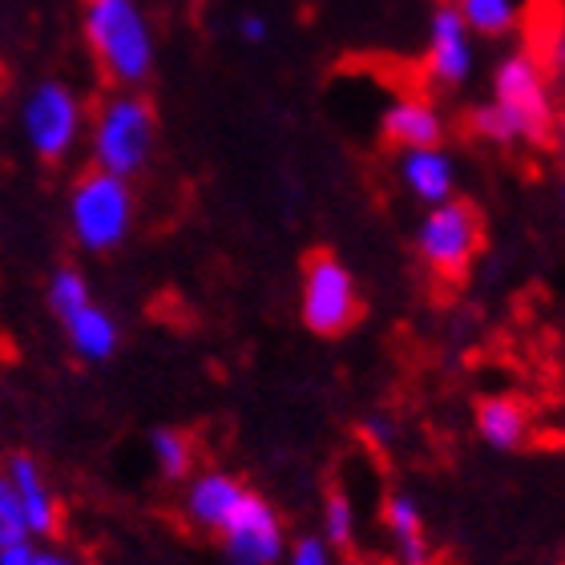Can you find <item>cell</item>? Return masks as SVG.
Returning <instances> with one entry per match:
<instances>
[{
  "label": "cell",
  "instance_id": "obj_5",
  "mask_svg": "<svg viewBox=\"0 0 565 565\" xmlns=\"http://www.w3.org/2000/svg\"><path fill=\"white\" fill-rule=\"evenodd\" d=\"M85 106L77 89L57 77L36 82L21 102V134L24 146L41 158V162L57 166L65 162L85 138Z\"/></svg>",
  "mask_w": 565,
  "mask_h": 565
},
{
  "label": "cell",
  "instance_id": "obj_22",
  "mask_svg": "<svg viewBox=\"0 0 565 565\" xmlns=\"http://www.w3.org/2000/svg\"><path fill=\"white\" fill-rule=\"evenodd\" d=\"M279 565H335V550L319 533H307L299 542H287V554Z\"/></svg>",
  "mask_w": 565,
  "mask_h": 565
},
{
  "label": "cell",
  "instance_id": "obj_15",
  "mask_svg": "<svg viewBox=\"0 0 565 565\" xmlns=\"http://www.w3.org/2000/svg\"><path fill=\"white\" fill-rule=\"evenodd\" d=\"M472 424H477L481 445H489L493 452H521L530 445L533 433L530 408L518 396H484V401H477Z\"/></svg>",
  "mask_w": 565,
  "mask_h": 565
},
{
  "label": "cell",
  "instance_id": "obj_17",
  "mask_svg": "<svg viewBox=\"0 0 565 565\" xmlns=\"http://www.w3.org/2000/svg\"><path fill=\"white\" fill-rule=\"evenodd\" d=\"M150 457L166 484L186 481L190 472L199 469V445H194V436L182 433V428H170V424L150 433Z\"/></svg>",
  "mask_w": 565,
  "mask_h": 565
},
{
  "label": "cell",
  "instance_id": "obj_19",
  "mask_svg": "<svg viewBox=\"0 0 565 565\" xmlns=\"http://www.w3.org/2000/svg\"><path fill=\"white\" fill-rule=\"evenodd\" d=\"M45 299H49V311H53L57 319H65V316H73L77 307L89 303V299H94V291H89V279H85L82 267L65 263V267H57V271L49 275Z\"/></svg>",
  "mask_w": 565,
  "mask_h": 565
},
{
  "label": "cell",
  "instance_id": "obj_9",
  "mask_svg": "<svg viewBox=\"0 0 565 565\" xmlns=\"http://www.w3.org/2000/svg\"><path fill=\"white\" fill-rule=\"evenodd\" d=\"M477 70V36L452 4H436L428 17V41H424V77L436 89H460Z\"/></svg>",
  "mask_w": 565,
  "mask_h": 565
},
{
  "label": "cell",
  "instance_id": "obj_13",
  "mask_svg": "<svg viewBox=\"0 0 565 565\" xmlns=\"http://www.w3.org/2000/svg\"><path fill=\"white\" fill-rule=\"evenodd\" d=\"M61 328H65V343H70V352L82 360V364H106L114 360L121 348V323L114 311H106L102 303H89L77 307L73 316L61 319Z\"/></svg>",
  "mask_w": 565,
  "mask_h": 565
},
{
  "label": "cell",
  "instance_id": "obj_3",
  "mask_svg": "<svg viewBox=\"0 0 565 565\" xmlns=\"http://www.w3.org/2000/svg\"><path fill=\"white\" fill-rule=\"evenodd\" d=\"M89 162L94 170L118 178H138L153 158L158 146V114L141 89H114L102 97L94 118L85 121Z\"/></svg>",
  "mask_w": 565,
  "mask_h": 565
},
{
  "label": "cell",
  "instance_id": "obj_1",
  "mask_svg": "<svg viewBox=\"0 0 565 565\" xmlns=\"http://www.w3.org/2000/svg\"><path fill=\"white\" fill-rule=\"evenodd\" d=\"M557 102L550 70L533 57L530 49H518L497 61L493 70V97L469 114V130L493 146H542L554 138Z\"/></svg>",
  "mask_w": 565,
  "mask_h": 565
},
{
  "label": "cell",
  "instance_id": "obj_10",
  "mask_svg": "<svg viewBox=\"0 0 565 565\" xmlns=\"http://www.w3.org/2000/svg\"><path fill=\"white\" fill-rule=\"evenodd\" d=\"M4 477H9L17 509H21L24 533L36 542H53L65 525V509H61V497L53 493L41 460L29 457V452H12L9 465H4Z\"/></svg>",
  "mask_w": 565,
  "mask_h": 565
},
{
  "label": "cell",
  "instance_id": "obj_14",
  "mask_svg": "<svg viewBox=\"0 0 565 565\" xmlns=\"http://www.w3.org/2000/svg\"><path fill=\"white\" fill-rule=\"evenodd\" d=\"M401 182L424 206H436L457 194V166L445 146H420V150H401Z\"/></svg>",
  "mask_w": 565,
  "mask_h": 565
},
{
  "label": "cell",
  "instance_id": "obj_23",
  "mask_svg": "<svg viewBox=\"0 0 565 565\" xmlns=\"http://www.w3.org/2000/svg\"><path fill=\"white\" fill-rule=\"evenodd\" d=\"M21 537H29V533H24L21 509H17V497H12L9 477H4V469H0V545L21 542Z\"/></svg>",
  "mask_w": 565,
  "mask_h": 565
},
{
  "label": "cell",
  "instance_id": "obj_7",
  "mask_svg": "<svg viewBox=\"0 0 565 565\" xmlns=\"http://www.w3.org/2000/svg\"><path fill=\"white\" fill-rule=\"evenodd\" d=\"M360 287L355 275L343 267L331 250H316L303 263V282H299V319L311 335L335 340L360 323Z\"/></svg>",
  "mask_w": 565,
  "mask_h": 565
},
{
  "label": "cell",
  "instance_id": "obj_25",
  "mask_svg": "<svg viewBox=\"0 0 565 565\" xmlns=\"http://www.w3.org/2000/svg\"><path fill=\"white\" fill-rule=\"evenodd\" d=\"M267 33H271V24H267V17H259V12H247V17L238 21V36H243L247 45H263Z\"/></svg>",
  "mask_w": 565,
  "mask_h": 565
},
{
  "label": "cell",
  "instance_id": "obj_4",
  "mask_svg": "<svg viewBox=\"0 0 565 565\" xmlns=\"http://www.w3.org/2000/svg\"><path fill=\"white\" fill-rule=\"evenodd\" d=\"M70 235L85 255H114L134 235L138 218V194L130 178L106 174V170H85L70 190L65 202Z\"/></svg>",
  "mask_w": 565,
  "mask_h": 565
},
{
  "label": "cell",
  "instance_id": "obj_11",
  "mask_svg": "<svg viewBox=\"0 0 565 565\" xmlns=\"http://www.w3.org/2000/svg\"><path fill=\"white\" fill-rule=\"evenodd\" d=\"M247 484L238 481L235 472L226 469H194L186 477V489H182V518L194 533H214L226 525V518L235 513V505L243 501Z\"/></svg>",
  "mask_w": 565,
  "mask_h": 565
},
{
  "label": "cell",
  "instance_id": "obj_2",
  "mask_svg": "<svg viewBox=\"0 0 565 565\" xmlns=\"http://www.w3.org/2000/svg\"><path fill=\"white\" fill-rule=\"evenodd\" d=\"M82 36L114 89H141L158 65V36L138 0H85Z\"/></svg>",
  "mask_w": 565,
  "mask_h": 565
},
{
  "label": "cell",
  "instance_id": "obj_16",
  "mask_svg": "<svg viewBox=\"0 0 565 565\" xmlns=\"http://www.w3.org/2000/svg\"><path fill=\"white\" fill-rule=\"evenodd\" d=\"M384 530H388L396 565H433V545H428L424 509L413 493H392L388 501H384Z\"/></svg>",
  "mask_w": 565,
  "mask_h": 565
},
{
  "label": "cell",
  "instance_id": "obj_21",
  "mask_svg": "<svg viewBox=\"0 0 565 565\" xmlns=\"http://www.w3.org/2000/svg\"><path fill=\"white\" fill-rule=\"evenodd\" d=\"M0 565H85V562L77 554H70V550H61V545L21 537V542L0 545Z\"/></svg>",
  "mask_w": 565,
  "mask_h": 565
},
{
  "label": "cell",
  "instance_id": "obj_6",
  "mask_svg": "<svg viewBox=\"0 0 565 565\" xmlns=\"http://www.w3.org/2000/svg\"><path fill=\"white\" fill-rule=\"evenodd\" d=\"M481 243L484 223L472 202L452 194V199L436 202V206H424V218L416 226V255L440 279H460L469 271L472 259L481 255Z\"/></svg>",
  "mask_w": 565,
  "mask_h": 565
},
{
  "label": "cell",
  "instance_id": "obj_18",
  "mask_svg": "<svg viewBox=\"0 0 565 565\" xmlns=\"http://www.w3.org/2000/svg\"><path fill=\"white\" fill-rule=\"evenodd\" d=\"M448 4L460 12L472 36H489V41L513 33L525 12V0H448Z\"/></svg>",
  "mask_w": 565,
  "mask_h": 565
},
{
  "label": "cell",
  "instance_id": "obj_20",
  "mask_svg": "<svg viewBox=\"0 0 565 565\" xmlns=\"http://www.w3.org/2000/svg\"><path fill=\"white\" fill-rule=\"evenodd\" d=\"M323 542L340 554V550H352L355 542V505L352 497L343 493V489H328L323 497V533H319Z\"/></svg>",
  "mask_w": 565,
  "mask_h": 565
},
{
  "label": "cell",
  "instance_id": "obj_24",
  "mask_svg": "<svg viewBox=\"0 0 565 565\" xmlns=\"http://www.w3.org/2000/svg\"><path fill=\"white\" fill-rule=\"evenodd\" d=\"M364 436L372 440L376 448H388V445H396V420L392 416H384V413H372L364 420Z\"/></svg>",
  "mask_w": 565,
  "mask_h": 565
},
{
  "label": "cell",
  "instance_id": "obj_12",
  "mask_svg": "<svg viewBox=\"0 0 565 565\" xmlns=\"http://www.w3.org/2000/svg\"><path fill=\"white\" fill-rule=\"evenodd\" d=\"M380 134L396 150H420V146H440L448 134V121L433 97L404 94L392 97L380 114Z\"/></svg>",
  "mask_w": 565,
  "mask_h": 565
},
{
  "label": "cell",
  "instance_id": "obj_8",
  "mask_svg": "<svg viewBox=\"0 0 565 565\" xmlns=\"http://www.w3.org/2000/svg\"><path fill=\"white\" fill-rule=\"evenodd\" d=\"M218 545L231 565H279L287 554V530H282L279 509L255 489H247L235 513L218 530Z\"/></svg>",
  "mask_w": 565,
  "mask_h": 565
}]
</instances>
